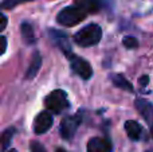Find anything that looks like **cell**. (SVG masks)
<instances>
[{
    "label": "cell",
    "mask_w": 153,
    "mask_h": 152,
    "mask_svg": "<svg viewBox=\"0 0 153 152\" xmlns=\"http://www.w3.org/2000/svg\"><path fill=\"white\" fill-rule=\"evenodd\" d=\"M102 38V28L95 23H90L81 28L74 35V40L81 47H91L97 45Z\"/></svg>",
    "instance_id": "6da1fadb"
},
{
    "label": "cell",
    "mask_w": 153,
    "mask_h": 152,
    "mask_svg": "<svg viewBox=\"0 0 153 152\" xmlns=\"http://www.w3.org/2000/svg\"><path fill=\"white\" fill-rule=\"evenodd\" d=\"M87 13L83 10H81L76 5H69V7H65L63 10H61L56 15V22L59 24L65 27H73L75 24L81 23L85 18H86Z\"/></svg>",
    "instance_id": "7a4b0ae2"
},
{
    "label": "cell",
    "mask_w": 153,
    "mask_h": 152,
    "mask_svg": "<svg viewBox=\"0 0 153 152\" xmlns=\"http://www.w3.org/2000/svg\"><path fill=\"white\" fill-rule=\"evenodd\" d=\"M45 105L50 112L55 113V115H61L62 112H65L66 109L70 108L67 93L62 89H56V90L51 92L45 98Z\"/></svg>",
    "instance_id": "3957f363"
},
{
    "label": "cell",
    "mask_w": 153,
    "mask_h": 152,
    "mask_svg": "<svg viewBox=\"0 0 153 152\" xmlns=\"http://www.w3.org/2000/svg\"><path fill=\"white\" fill-rule=\"evenodd\" d=\"M82 123V116L81 113H76V115H71L65 117L61 121V125H59V133L63 137L65 140H71L74 137L76 129L81 125Z\"/></svg>",
    "instance_id": "277c9868"
},
{
    "label": "cell",
    "mask_w": 153,
    "mask_h": 152,
    "mask_svg": "<svg viewBox=\"0 0 153 152\" xmlns=\"http://www.w3.org/2000/svg\"><path fill=\"white\" fill-rule=\"evenodd\" d=\"M66 57L70 61V66H71L73 72L76 73L82 80H89V78H91L93 69H91L90 63L86 61V59H83V58H81V57L73 54V51L69 53V54H66Z\"/></svg>",
    "instance_id": "5b68a950"
},
{
    "label": "cell",
    "mask_w": 153,
    "mask_h": 152,
    "mask_svg": "<svg viewBox=\"0 0 153 152\" xmlns=\"http://www.w3.org/2000/svg\"><path fill=\"white\" fill-rule=\"evenodd\" d=\"M134 107L137 109V112L145 118L146 124L149 125V129H151V136L153 137V104L149 102L148 100L136 98Z\"/></svg>",
    "instance_id": "8992f818"
},
{
    "label": "cell",
    "mask_w": 153,
    "mask_h": 152,
    "mask_svg": "<svg viewBox=\"0 0 153 152\" xmlns=\"http://www.w3.org/2000/svg\"><path fill=\"white\" fill-rule=\"evenodd\" d=\"M53 125V116L48 112H42L35 117L34 121V132L36 135H43Z\"/></svg>",
    "instance_id": "52a82bcc"
},
{
    "label": "cell",
    "mask_w": 153,
    "mask_h": 152,
    "mask_svg": "<svg viewBox=\"0 0 153 152\" xmlns=\"http://www.w3.org/2000/svg\"><path fill=\"white\" fill-rule=\"evenodd\" d=\"M113 144L108 137H93L87 143V152H111Z\"/></svg>",
    "instance_id": "ba28073f"
},
{
    "label": "cell",
    "mask_w": 153,
    "mask_h": 152,
    "mask_svg": "<svg viewBox=\"0 0 153 152\" xmlns=\"http://www.w3.org/2000/svg\"><path fill=\"white\" fill-rule=\"evenodd\" d=\"M74 3L86 13H97L106 5V0H74Z\"/></svg>",
    "instance_id": "9c48e42d"
},
{
    "label": "cell",
    "mask_w": 153,
    "mask_h": 152,
    "mask_svg": "<svg viewBox=\"0 0 153 152\" xmlns=\"http://www.w3.org/2000/svg\"><path fill=\"white\" fill-rule=\"evenodd\" d=\"M48 35H50L51 39L61 47V50L63 51L65 54L71 53L70 45H69V42H67V37L62 31H58V30H48Z\"/></svg>",
    "instance_id": "30bf717a"
},
{
    "label": "cell",
    "mask_w": 153,
    "mask_h": 152,
    "mask_svg": "<svg viewBox=\"0 0 153 152\" xmlns=\"http://www.w3.org/2000/svg\"><path fill=\"white\" fill-rule=\"evenodd\" d=\"M125 131H126L128 136L132 140H134V142L140 140L141 135H143V128H141V125L137 121H133V120H129L125 123Z\"/></svg>",
    "instance_id": "8fae6325"
},
{
    "label": "cell",
    "mask_w": 153,
    "mask_h": 152,
    "mask_svg": "<svg viewBox=\"0 0 153 152\" xmlns=\"http://www.w3.org/2000/svg\"><path fill=\"white\" fill-rule=\"evenodd\" d=\"M110 80H111V82H113V85L117 86V88L124 89V90L130 92V93H133V92H134L132 83H130L129 81L124 77V75H121V74H111L110 75Z\"/></svg>",
    "instance_id": "7c38bea8"
},
{
    "label": "cell",
    "mask_w": 153,
    "mask_h": 152,
    "mask_svg": "<svg viewBox=\"0 0 153 152\" xmlns=\"http://www.w3.org/2000/svg\"><path fill=\"white\" fill-rule=\"evenodd\" d=\"M40 65H42V57L39 55L38 51H35L34 57H32L31 65H30L28 70H27V73H26L27 80H31V78H34L35 75H36V73L39 72V69H40Z\"/></svg>",
    "instance_id": "4fadbf2b"
},
{
    "label": "cell",
    "mask_w": 153,
    "mask_h": 152,
    "mask_svg": "<svg viewBox=\"0 0 153 152\" xmlns=\"http://www.w3.org/2000/svg\"><path fill=\"white\" fill-rule=\"evenodd\" d=\"M20 32H22V38L27 45H32L35 42V35H34V28L28 22H23L20 24Z\"/></svg>",
    "instance_id": "5bb4252c"
},
{
    "label": "cell",
    "mask_w": 153,
    "mask_h": 152,
    "mask_svg": "<svg viewBox=\"0 0 153 152\" xmlns=\"http://www.w3.org/2000/svg\"><path fill=\"white\" fill-rule=\"evenodd\" d=\"M15 133H16V129L12 128V127H11V128H7L1 133V148L4 151H7L8 145H10L11 140H12V137H13V135Z\"/></svg>",
    "instance_id": "9a60e30c"
},
{
    "label": "cell",
    "mask_w": 153,
    "mask_h": 152,
    "mask_svg": "<svg viewBox=\"0 0 153 152\" xmlns=\"http://www.w3.org/2000/svg\"><path fill=\"white\" fill-rule=\"evenodd\" d=\"M27 1H31V0H4L1 3V8L3 10H11V8L16 7V5L22 4V3H27Z\"/></svg>",
    "instance_id": "2e32d148"
},
{
    "label": "cell",
    "mask_w": 153,
    "mask_h": 152,
    "mask_svg": "<svg viewBox=\"0 0 153 152\" xmlns=\"http://www.w3.org/2000/svg\"><path fill=\"white\" fill-rule=\"evenodd\" d=\"M122 43H124V46L126 48H136V47H138V40L136 39L134 37H125L124 40H122Z\"/></svg>",
    "instance_id": "e0dca14e"
},
{
    "label": "cell",
    "mask_w": 153,
    "mask_h": 152,
    "mask_svg": "<svg viewBox=\"0 0 153 152\" xmlns=\"http://www.w3.org/2000/svg\"><path fill=\"white\" fill-rule=\"evenodd\" d=\"M30 150H31V152H47L46 148L43 147V144H40L39 142H31Z\"/></svg>",
    "instance_id": "ac0fdd59"
},
{
    "label": "cell",
    "mask_w": 153,
    "mask_h": 152,
    "mask_svg": "<svg viewBox=\"0 0 153 152\" xmlns=\"http://www.w3.org/2000/svg\"><path fill=\"white\" fill-rule=\"evenodd\" d=\"M149 82V77L148 75H143V77L138 80V83H140V86H146Z\"/></svg>",
    "instance_id": "d6986e66"
},
{
    "label": "cell",
    "mask_w": 153,
    "mask_h": 152,
    "mask_svg": "<svg viewBox=\"0 0 153 152\" xmlns=\"http://www.w3.org/2000/svg\"><path fill=\"white\" fill-rule=\"evenodd\" d=\"M5 26H7V16L1 15V27H0V31H3L5 28Z\"/></svg>",
    "instance_id": "ffe728a7"
},
{
    "label": "cell",
    "mask_w": 153,
    "mask_h": 152,
    "mask_svg": "<svg viewBox=\"0 0 153 152\" xmlns=\"http://www.w3.org/2000/svg\"><path fill=\"white\" fill-rule=\"evenodd\" d=\"M1 54L5 53V47H7V39H5V37H1Z\"/></svg>",
    "instance_id": "44dd1931"
},
{
    "label": "cell",
    "mask_w": 153,
    "mask_h": 152,
    "mask_svg": "<svg viewBox=\"0 0 153 152\" xmlns=\"http://www.w3.org/2000/svg\"><path fill=\"white\" fill-rule=\"evenodd\" d=\"M55 152H66V151H65V150H63V148H58V150H56Z\"/></svg>",
    "instance_id": "7402d4cb"
},
{
    "label": "cell",
    "mask_w": 153,
    "mask_h": 152,
    "mask_svg": "<svg viewBox=\"0 0 153 152\" xmlns=\"http://www.w3.org/2000/svg\"><path fill=\"white\" fill-rule=\"evenodd\" d=\"M5 152H18V151H16V150H13V148H11V150H7Z\"/></svg>",
    "instance_id": "603a6c76"
}]
</instances>
